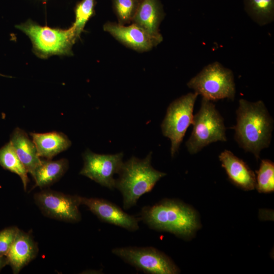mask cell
<instances>
[{
  "instance_id": "cell-9",
  "label": "cell",
  "mask_w": 274,
  "mask_h": 274,
  "mask_svg": "<svg viewBox=\"0 0 274 274\" xmlns=\"http://www.w3.org/2000/svg\"><path fill=\"white\" fill-rule=\"evenodd\" d=\"M34 199L42 213L50 218L70 223L81 220L80 196L46 189L36 193Z\"/></svg>"
},
{
  "instance_id": "cell-8",
  "label": "cell",
  "mask_w": 274,
  "mask_h": 274,
  "mask_svg": "<svg viewBox=\"0 0 274 274\" xmlns=\"http://www.w3.org/2000/svg\"><path fill=\"white\" fill-rule=\"evenodd\" d=\"M112 253L146 273L176 274L180 272L178 267L168 256L154 247H119L113 249Z\"/></svg>"
},
{
  "instance_id": "cell-21",
  "label": "cell",
  "mask_w": 274,
  "mask_h": 274,
  "mask_svg": "<svg viewBox=\"0 0 274 274\" xmlns=\"http://www.w3.org/2000/svg\"><path fill=\"white\" fill-rule=\"evenodd\" d=\"M255 188L260 193H270L274 190V163L268 159L261 160L256 171Z\"/></svg>"
},
{
  "instance_id": "cell-6",
  "label": "cell",
  "mask_w": 274,
  "mask_h": 274,
  "mask_svg": "<svg viewBox=\"0 0 274 274\" xmlns=\"http://www.w3.org/2000/svg\"><path fill=\"white\" fill-rule=\"evenodd\" d=\"M187 85L211 101L224 98L233 100L236 92L232 71L217 61L204 66Z\"/></svg>"
},
{
  "instance_id": "cell-16",
  "label": "cell",
  "mask_w": 274,
  "mask_h": 274,
  "mask_svg": "<svg viewBox=\"0 0 274 274\" xmlns=\"http://www.w3.org/2000/svg\"><path fill=\"white\" fill-rule=\"evenodd\" d=\"M10 142L21 162L32 176L42 161L33 142L26 132L19 127L13 130L10 135Z\"/></svg>"
},
{
  "instance_id": "cell-11",
  "label": "cell",
  "mask_w": 274,
  "mask_h": 274,
  "mask_svg": "<svg viewBox=\"0 0 274 274\" xmlns=\"http://www.w3.org/2000/svg\"><path fill=\"white\" fill-rule=\"evenodd\" d=\"M81 204L86 206L100 220L135 231L139 229V217L129 215L116 204L103 198L81 196Z\"/></svg>"
},
{
  "instance_id": "cell-2",
  "label": "cell",
  "mask_w": 274,
  "mask_h": 274,
  "mask_svg": "<svg viewBox=\"0 0 274 274\" xmlns=\"http://www.w3.org/2000/svg\"><path fill=\"white\" fill-rule=\"evenodd\" d=\"M139 217L151 229L184 239L190 238L199 227L194 209L177 199H164L152 206H145Z\"/></svg>"
},
{
  "instance_id": "cell-18",
  "label": "cell",
  "mask_w": 274,
  "mask_h": 274,
  "mask_svg": "<svg viewBox=\"0 0 274 274\" xmlns=\"http://www.w3.org/2000/svg\"><path fill=\"white\" fill-rule=\"evenodd\" d=\"M68 168V161L65 158L55 161L42 160L32 175L35 181L33 188H43L54 184L65 173Z\"/></svg>"
},
{
  "instance_id": "cell-10",
  "label": "cell",
  "mask_w": 274,
  "mask_h": 274,
  "mask_svg": "<svg viewBox=\"0 0 274 274\" xmlns=\"http://www.w3.org/2000/svg\"><path fill=\"white\" fill-rule=\"evenodd\" d=\"M82 156L84 165L80 174L114 190L116 181L114 176L118 174L122 166L123 153L98 154L87 149Z\"/></svg>"
},
{
  "instance_id": "cell-26",
  "label": "cell",
  "mask_w": 274,
  "mask_h": 274,
  "mask_svg": "<svg viewBox=\"0 0 274 274\" xmlns=\"http://www.w3.org/2000/svg\"><path fill=\"white\" fill-rule=\"evenodd\" d=\"M0 77H11L10 76H7V75H3V74H1V73H0Z\"/></svg>"
},
{
  "instance_id": "cell-19",
  "label": "cell",
  "mask_w": 274,
  "mask_h": 274,
  "mask_svg": "<svg viewBox=\"0 0 274 274\" xmlns=\"http://www.w3.org/2000/svg\"><path fill=\"white\" fill-rule=\"evenodd\" d=\"M0 166L18 175L21 180L24 190L26 191L29 181L28 173L10 141L0 148Z\"/></svg>"
},
{
  "instance_id": "cell-7",
  "label": "cell",
  "mask_w": 274,
  "mask_h": 274,
  "mask_svg": "<svg viewBox=\"0 0 274 274\" xmlns=\"http://www.w3.org/2000/svg\"><path fill=\"white\" fill-rule=\"evenodd\" d=\"M198 94L188 93L175 99L168 107L161 123L162 134L171 142L170 154L178 152L188 127L192 124L193 109Z\"/></svg>"
},
{
  "instance_id": "cell-22",
  "label": "cell",
  "mask_w": 274,
  "mask_h": 274,
  "mask_svg": "<svg viewBox=\"0 0 274 274\" xmlns=\"http://www.w3.org/2000/svg\"><path fill=\"white\" fill-rule=\"evenodd\" d=\"M95 0H81L75 8V21L72 26L76 36L80 38L86 23L94 14Z\"/></svg>"
},
{
  "instance_id": "cell-12",
  "label": "cell",
  "mask_w": 274,
  "mask_h": 274,
  "mask_svg": "<svg viewBox=\"0 0 274 274\" xmlns=\"http://www.w3.org/2000/svg\"><path fill=\"white\" fill-rule=\"evenodd\" d=\"M104 29L124 45L138 51H147L158 45L145 30L134 23L125 26L107 22Z\"/></svg>"
},
{
  "instance_id": "cell-5",
  "label": "cell",
  "mask_w": 274,
  "mask_h": 274,
  "mask_svg": "<svg viewBox=\"0 0 274 274\" xmlns=\"http://www.w3.org/2000/svg\"><path fill=\"white\" fill-rule=\"evenodd\" d=\"M191 134L186 142L191 154H196L212 143L227 141L223 118L215 104L204 97L199 110L193 116Z\"/></svg>"
},
{
  "instance_id": "cell-1",
  "label": "cell",
  "mask_w": 274,
  "mask_h": 274,
  "mask_svg": "<svg viewBox=\"0 0 274 274\" xmlns=\"http://www.w3.org/2000/svg\"><path fill=\"white\" fill-rule=\"evenodd\" d=\"M236 123L232 128L234 139L245 151L260 158L261 151L269 147L273 129V120L261 100L251 102L240 99L236 110Z\"/></svg>"
},
{
  "instance_id": "cell-15",
  "label": "cell",
  "mask_w": 274,
  "mask_h": 274,
  "mask_svg": "<svg viewBox=\"0 0 274 274\" xmlns=\"http://www.w3.org/2000/svg\"><path fill=\"white\" fill-rule=\"evenodd\" d=\"M39 252L37 243L29 233L19 231L6 257L14 273L20 270L36 258Z\"/></svg>"
},
{
  "instance_id": "cell-13",
  "label": "cell",
  "mask_w": 274,
  "mask_h": 274,
  "mask_svg": "<svg viewBox=\"0 0 274 274\" xmlns=\"http://www.w3.org/2000/svg\"><path fill=\"white\" fill-rule=\"evenodd\" d=\"M164 16L159 0H141L132 22L145 30L158 44L163 39L159 27Z\"/></svg>"
},
{
  "instance_id": "cell-17",
  "label": "cell",
  "mask_w": 274,
  "mask_h": 274,
  "mask_svg": "<svg viewBox=\"0 0 274 274\" xmlns=\"http://www.w3.org/2000/svg\"><path fill=\"white\" fill-rule=\"evenodd\" d=\"M39 156L51 160L55 156L68 149L72 143L64 133L52 131L45 133L31 132Z\"/></svg>"
},
{
  "instance_id": "cell-20",
  "label": "cell",
  "mask_w": 274,
  "mask_h": 274,
  "mask_svg": "<svg viewBox=\"0 0 274 274\" xmlns=\"http://www.w3.org/2000/svg\"><path fill=\"white\" fill-rule=\"evenodd\" d=\"M245 9L256 23L263 26L274 20V0H244Z\"/></svg>"
},
{
  "instance_id": "cell-23",
  "label": "cell",
  "mask_w": 274,
  "mask_h": 274,
  "mask_svg": "<svg viewBox=\"0 0 274 274\" xmlns=\"http://www.w3.org/2000/svg\"><path fill=\"white\" fill-rule=\"evenodd\" d=\"M141 0H112L113 7L119 24L132 22Z\"/></svg>"
},
{
  "instance_id": "cell-4",
  "label": "cell",
  "mask_w": 274,
  "mask_h": 274,
  "mask_svg": "<svg viewBox=\"0 0 274 274\" xmlns=\"http://www.w3.org/2000/svg\"><path fill=\"white\" fill-rule=\"evenodd\" d=\"M30 39L34 53L41 58L53 55H72L78 38L74 27L67 29L42 26L28 19L15 26Z\"/></svg>"
},
{
  "instance_id": "cell-14",
  "label": "cell",
  "mask_w": 274,
  "mask_h": 274,
  "mask_svg": "<svg viewBox=\"0 0 274 274\" xmlns=\"http://www.w3.org/2000/svg\"><path fill=\"white\" fill-rule=\"evenodd\" d=\"M219 159L232 183L245 191L254 189L255 175L245 161L227 150L220 153Z\"/></svg>"
},
{
  "instance_id": "cell-25",
  "label": "cell",
  "mask_w": 274,
  "mask_h": 274,
  "mask_svg": "<svg viewBox=\"0 0 274 274\" xmlns=\"http://www.w3.org/2000/svg\"><path fill=\"white\" fill-rule=\"evenodd\" d=\"M8 264V261L6 256L0 255V271Z\"/></svg>"
},
{
  "instance_id": "cell-3",
  "label": "cell",
  "mask_w": 274,
  "mask_h": 274,
  "mask_svg": "<svg viewBox=\"0 0 274 274\" xmlns=\"http://www.w3.org/2000/svg\"><path fill=\"white\" fill-rule=\"evenodd\" d=\"M151 158L150 152L143 159L132 156L123 162L115 181V188L122 195L124 209L135 206L139 198L150 192L156 183L166 175L152 166Z\"/></svg>"
},
{
  "instance_id": "cell-24",
  "label": "cell",
  "mask_w": 274,
  "mask_h": 274,
  "mask_svg": "<svg viewBox=\"0 0 274 274\" xmlns=\"http://www.w3.org/2000/svg\"><path fill=\"white\" fill-rule=\"evenodd\" d=\"M19 231L16 226L8 227L0 231L1 256H6Z\"/></svg>"
}]
</instances>
